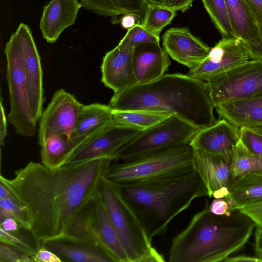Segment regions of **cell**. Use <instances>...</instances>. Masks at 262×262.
I'll use <instances>...</instances> for the list:
<instances>
[{
	"label": "cell",
	"mask_w": 262,
	"mask_h": 262,
	"mask_svg": "<svg viewBox=\"0 0 262 262\" xmlns=\"http://www.w3.org/2000/svg\"><path fill=\"white\" fill-rule=\"evenodd\" d=\"M214 108L262 95V60L250 59L206 81Z\"/></svg>",
	"instance_id": "cell-9"
},
{
	"label": "cell",
	"mask_w": 262,
	"mask_h": 262,
	"mask_svg": "<svg viewBox=\"0 0 262 262\" xmlns=\"http://www.w3.org/2000/svg\"><path fill=\"white\" fill-rule=\"evenodd\" d=\"M238 209L250 217L257 227L262 228V202L244 206Z\"/></svg>",
	"instance_id": "cell-38"
},
{
	"label": "cell",
	"mask_w": 262,
	"mask_h": 262,
	"mask_svg": "<svg viewBox=\"0 0 262 262\" xmlns=\"http://www.w3.org/2000/svg\"><path fill=\"white\" fill-rule=\"evenodd\" d=\"M162 44L169 56L189 69L203 61L211 50L187 27L171 28L166 30L163 35Z\"/></svg>",
	"instance_id": "cell-15"
},
{
	"label": "cell",
	"mask_w": 262,
	"mask_h": 262,
	"mask_svg": "<svg viewBox=\"0 0 262 262\" xmlns=\"http://www.w3.org/2000/svg\"><path fill=\"white\" fill-rule=\"evenodd\" d=\"M14 33L20 46L30 105L34 119L37 122L42 113L44 102L40 57L27 24L20 23Z\"/></svg>",
	"instance_id": "cell-11"
},
{
	"label": "cell",
	"mask_w": 262,
	"mask_h": 262,
	"mask_svg": "<svg viewBox=\"0 0 262 262\" xmlns=\"http://www.w3.org/2000/svg\"><path fill=\"white\" fill-rule=\"evenodd\" d=\"M134 49L117 45L106 53L101 66V82L114 93L138 84L133 65Z\"/></svg>",
	"instance_id": "cell-16"
},
{
	"label": "cell",
	"mask_w": 262,
	"mask_h": 262,
	"mask_svg": "<svg viewBox=\"0 0 262 262\" xmlns=\"http://www.w3.org/2000/svg\"><path fill=\"white\" fill-rule=\"evenodd\" d=\"M248 46L251 59L262 60V44L259 46Z\"/></svg>",
	"instance_id": "cell-47"
},
{
	"label": "cell",
	"mask_w": 262,
	"mask_h": 262,
	"mask_svg": "<svg viewBox=\"0 0 262 262\" xmlns=\"http://www.w3.org/2000/svg\"><path fill=\"white\" fill-rule=\"evenodd\" d=\"M148 3L150 4L161 5V0H147Z\"/></svg>",
	"instance_id": "cell-49"
},
{
	"label": "cell",
	"mask_w": 262,
	"mask_h": 262,
	"mask_svg": "<svg viewBox=\"0 0 262 262\" xmlns=\"http://www.w3.org/2000/svg\"><path fill=\"white\" fill-rule=\"evenodd\" d=\"M95 195L82 208L60 237L84 243L105 251L98 233Z\"/></svg>",
	"instance_id": "cell-22"
},
{
	"label": "cell",
	"mask_w": 262,
	"mask_h": 262,
	"mask_svg": "<svg viewBox=\"0 0 262 262\" xmlns=\"http://www.w3.org/2000/svg\"><path fill=\"white\" fill-rule=\"evenodd\" d=\"M122 26L125 29H129L132 27L137 20L136 18L132 15H124L121 18Z\"/></svg>",
	"instance_id": "cell-48"
},
{
	"label": "cell",
	"mask_w": 262,
	"mask_h": 262,
	"mask_svg": "<svg viewBox=\"0 0 262 262\" xmlns=\"http://www.w3.org/2000/svg\"><path fill=\"white\" fill-rule=\"evenodd\" d=\"M209 211L217 215H229L233 211L224 198H214L209 204Z\"/></svg>",
	"instance_id": "cell-39"
},
{
	"label": "cell",
	"mask_w": 262,
	"mask_h": 262,
	"mask_svg": "<svg viewBox=\"0 0 262 262\" xmlns=\"http://www.w3.org/2000/svg\"><path fill=\"white\" fill-rule=\"evenodd\" d=\"M229 18L238 37L248 45L262 44V34L243 0H225Z\"/></svg>",
	"instance_id": "cell-26"
},
{
	"label": "cell",
	"mask_w": 262,
	"mask_h": 262,
	"mask_svg": "<svg viewBox=\"0 0 262 262\" xmlns=\"http://www.w3.org/2000/svg\"><path fill=\"white\" fill-rule=\"evenodd\" d=\"M117 186L151 241L155 236L164 235L171 221L195 199L208 195L194 170L163 180Z\"/></svg>",
	"instance_id": "cell-4"
},
{
	"label": "cell",
	"mask_w": 262,
	"mask_h": 262,
	"mask_svg": "<svg viewBox=\"0 0 262 262\" xmlns=\"http://www.w3.org/2000/svg\"><path fill=\"white\" fill-rule=\"evenodd\" d=\"M230 170L233 177L262 173V157L250 152L239 141L233 151Z\"/></svg>",
	"instance_id": "cell-30"
},
{
	"label": "cell",
	"mask_w": 262,
	"mask_h": 262,
	"mask_svg": "<svg viewBox=\"0 0 262 262\" xmlns=\"http://www.w3.org/2000/svg\"><path fill=\"white\" fill-rule=\"evenodd\" d=\"M222 38H237L233 29L225 0H201Z\"/></svg>",
	"instance_id": "cell-31"
},
{
	"label": "cell",
	"mask_w": 262,
	"mask_h": 262,
	"mask_svg": "<svg viewBox=\"0 0 262 262\" xmlns=\"http://www.w3.org/2000/svg\"><path fill=\"white\" fill-rule=\"evenodd\" d=\"M41 246L53 251L63 261L115 262L101 249L80 242L60 237L45 240L41 242Z\"/></svg>",
	"instance_id": "cell-20"
},
{
	"label": "cell",
	"mask_w": 262,
	"mask_h": 262,
	"mask_svg": "<svg viewBox=\"0 0 262 262\" xmlns=\"http://www.w3.org/2000/svg\"><path fill=\"white\" fill-rule=\"evenodd\" d=\"M3 99L1 98V115H0V143L4 145L5 139L7 135V118L5 115V109L3 104Z\"/></svg>",
	"instance_id": "cell-44"
},
{
	"label": "cell",
	"mask_w": 262,
	"mask_h": 262,
	"mask_svg": "<svg viewBox=\"0 0 262 262\" xmlns=\"http://www.w3.org/2000/svg\"><path fill=\"white\" fill-rule=\"evenodd\" d=\"M172 116L164 112L147 110H112L113 124L143 131Z\"/></svg>",
	"instance_id": "cell-29"
},
{
	"label": "cell",
	"mask_w": 262,
	"mask_h": 262,
	"mask_svg": "<svg viewBox=\"0 0 262 262\" xmlns=\"http://www.w3.org/2000/svg\"><path fill=\"white\" fill-rule=\"evenodd\" d=\"M114 160L100 158L52 169L30 161L3 182L27 210L30 232L40 243L62 236L77 215L98 190Z\"/></svg>",
	"instance_id": "cell-1"
},
{
	"label": "cell",
	"mask_w": 262,
	"mask_h": 262,
	"mask_svg": "<svg viewBox=\"0 0 262 262\" xmlns=\"http://www.w3.org/2000/svg\"><path fill=\"white\" fill-rule=\"evenodd\" d=\"M262 34V0H243Z\"/></svg>",
	"instance_id": "cell-40"
},
{
	"label": "cell",
	"mask_w": 262,
	"mask_h": 262,
	"mask_svg": "<svg viewBox=\"0 0 262 262\" xmlns=\"http://www.w3.org/2000/svg\"><path fill=\"white\" fill-rule=\"evenodd\" d=\"M254 250L255 256L262 262V228L259 227L255 231Z\"/></svg>",
	"instance_id": "cell-45"
},
{
	"label": "cell",
	"mask_w": 262,
	"mask_h": 262,
	"mask_svg": "<svg viewBox=\"0 0 262 262\" xmlns=\"http://www.w3.org/2000/svg\"><path fill=\"white\" fill-rule=\"evenodd\" d=\"M108 106L114 110L164 112L199 130L217 121L206 82L188 74H165L152 82L114 93Z\"/></svg>",
	"instance_id": "cell-2"
},
{
	"label": "cell",
	"mask_w": 262,
	"mask_h": 262,
	"mask_svg": "<svg viewBox=\"0 0 262 262\" xmlns=\"http://www.w3.org/2000/svg\"><path fill=\"white\" fill-rule=\"evenodd\" d=\"M193 156L189 145L156 151L112 163L104 177L117 185L172 178L193 170Z\"/></svg>",
	"instance_id": "cell-5"
},
{
	"label": "cell",
	"mask_w": 262,
	"mask_h": 262,
	"mask_svg": "<svg viewBox=\"0 0 262 262\" xmlns=\"http://www.w3.org/2000/svg\"><path fill=\"white\" fill-rule=\"evenodd\" d=\"M86 140L74 136L68 138L63 134L50 135L40 145L42 164L52 169L66 165L75 150Z\"/></svg>",
	"instance_id": "cell-24"
},
{
	"label": "cell",
	"mask_w": 262,
	"mask_h": 262,
	"mask_svg": "<svg viewBox=\"0 0 262 262\" xmlns=\"http://www.w3.org/2000/svg\"><path fill=\"white\" fill-rule=\"evenodd\" d=\"M176 13V11L162 5L148 4L142 25L160 37L161 31L172 21Z\"/></svg>",
	"instance_id": "cell-32"
},
{
	"label": "cell",
	"mask_w": 262,
	"mask_h": 262,
	"mask_svg": "<svg viewBox=\"0 0 262 262\" xmlns=\"http://www.w3.org/2000/svg\"><path fill=\"white\" fill-rule=\"evenodd\" d=\"M83 7L99 15L113 17L132 15L142 24L148 5L147 0H80Z\"/></svg>",
	"instance_id": "cell-25"
},
{
	"label": "cell",
	"mask_w": 262,
	"mask_h": 262,
	"mask_svg": "<svg viewBox=\"0 0 262 262\" xmlns=\"http://www.w3.org/2000/svg\"><path fill=\"white\" fill-rule=\"evenodd\" d=\"M250 59L249 46L241 38H222L211 48L207 57L198 66L189 69L187 74L206 81Z\"/></svg>",
	"instance_id": "cell-12"
},
{
	"label": "cell",
	"mask_w": 262,
	"mask_h": 262,
	"mask_svg": "<svg viewBox=\"0 0 262 262\" xmlns=\"http://www.w3.org/2000/svg\"><path fill=\"white\" fill-rule=\"evenodd\" d=\"M0 262H36L35 259L19 250L0 242Z\"/></svg>",
	"instance_id": "cell-37"
},
{
	"label": "cell",
	"mask_w": 262,
	"mask_h": 262,
	"mask_svg": "<svg viewBox=\"0 0 262 262\" xmlns=\"http://www.w3.org/2000/svg\"><path fill=\"white\" fill-rule=\"evenodd\" d=\"M133 65L139 84L155 81L164 74L170 65L169 55L159 43H143L133 51Z\"/></svg>",
	"instance_id": "cell-19"
},
{
	"label": "cell",
	"mask_w": 262,
	"mask_h": 262,
	"mask_svg": "<svg viewBox=\"0 0 262 262\" xmlns=\"http://www.w3.org/2000/svg\"><path fill=\"white\" fill-rule=\"evenodd\" d=\"M140 132L133 128L112 124L83 142L71 156L66 165L105 157L112 158L115 161L119 150Z\"/></svg>",
	"instance_id": "cell-13"
},
{
	"label": "cell",
	"mask_w": 262,
	"mask_h": 262,
	"mask_svg": "<svg viewBox=\"0 0 262 262\" xmlns=\"http://www.w3.org/2000/svg\"><path fill=\"white\" fill-rule=\"evenodd\" d=\"M0 228L10 232H18L21 229L18 222L11 217H6L0 221Z\"/></svg>",
	"instance_id": "cell-43"
},
{
	"label": "cell",
	"mask_w": 262,
	"mask_h": 262,
	"mask_svg": "<svg viewBox=\"0 0 262 262\" xmlns=\"http://www.w3.org/2000/svg\"><path fill=\"white\" fill-rule=\"evenodd\" d=\"M224 199L233 211L244 206L262 202V173L233 177Z\"/></svg>",
	"instance_id": "cell-23"
},
{
	"label": "cell",
	"mask_w": 262,
	"mask_h": 262,
	"mask_svg": "<svg viewBox=\"0 0 262 262\" xmlns=\"http://www.w3.org/2000/svg\"><path fill=\"white\" fill-rule=\"evenodd\" d=\"M0 242L8 244L34 258L41 247V243L32 237L18 232H7L0 228Z\"/></svg>",
	"instance_id": "cell-33"
},
{
	"label": "cell",
	"mask_w": 262,
	"mask_h": 262,
	"mask_svg": "<svg viewBox=\"0 0 262 262\" xmlns=\"http://www.w3.org/2000/svg\"><path fill=\"white\" fill-rule=\"evenodd\" d=\"M224 262H261V260L256 256H251L245 255H236L229 256L223 261Z\"/></svg>",
	"instance_id": "cell-46"
},
{
	"label": "cell",
	"mask_w": 262,
	"mask_h": 262,
	"mask_svg": "<svg viewBox=\"0 0 262 262\" xmlns=\"http://www.w3.org/2000/svg\"><path fill=\"white\" fill-rule=\"evenodd\" d=\"M159 42L160 37L151 33L141 24L136 23L132 27L128 29L118 45L127 49H133L141 44L159 43Z\"/></svg>",
	"instance_id": "cell-35"
},
{
	"label": "cell",
	"mask_w": 262,
	"mask_h": 262,
	"mask_svg": "<svg viewBox=\"0 0 262 262\" xmlns=\"http://www.w3.org/2000/svg\"><path fill=\"white\" fill-rule=\"evenodd\" d=\"M194 0H161V5L175 11L185 12L192 5Z\"/></svg>",
	"instance_id": "cell-42"
},
{
	"label": "cell",
	"mask_w": 262,
	"mask_h": 262,
	"mask_svg": "<svg viewBox=\"0 0 262 262\" xmlns=\"http://www.w3.org/2000/svg\"><path fill=\"white\" fill-rule=\"evenodd\" d=\"M82 7L78 0H51L44 6L40 28L48 43L55 42L61 33L75 23Z\"/></svg>",
	"instance_id": "cell-18"
},
{
	"label": "cell",
	"mask_w": 262,
	"mask_h": 262,
	"mask_svg": "<svg viewBox=\"0 0 262 262\" xmlns=\"http://www.w3.org/2000/svg\"><path fill=\"white\" fill-rule=\"evenodd\" d=\"M11 217L19 224L21 229L30 231L31 223L29 214L24 205L18 201L8 198H0V221Z\"/></svg>",
	"instance_id": "cell-34"
},
{
	"label": "cell",
	"mask_w": 262,
	"mask_h": 262,
	"mask_svg": "<svg viewBox=\"0 0 262 262\" xmlns=\"http://www.w3.org/2000/svg\"><path fill=\"white\" fill-rule=\"evenodd\" d=\"M83 105L64 89L56 91L40 118L39 144L54 134H63L71 138Z\"/></svg>",
	"instance_id": "cell-10"
},
{
	"label": "cell",
	"mask_w": 262,
	"mask_h": 262,
	"mask_svg": "<svg viewBox=\"0 0 262 262\" xmlns=\"http://www.w3.org/2000/svg\"><path fill=\"white\" fill-rule=\"evenodd\" d=\"M239 138L248 151L262 157V127H241Z\"/></svg>",
	"instance_id": "cell-36"
},
{
	"label": "cell",
	"mask_w": 262,
	"mask_h": 262,
	"mask_svg": "<svg viewBox=\"0 0 262 262\" xmlns=\"http://www.w3.org/2000/svg\"><path fill=\"white\" fill-rule=\"evenodd\" d=\"M215 108L219 119L238 128L262 127V95L225 103Z\"/></svg>",
	"instance_id": "cell-21"
},
{
	"label": "cell",
	"mask_w": 262,
	"mask_h": 262,
	"mask_svg": "<svg viewBox=\"0 0 262 262\" xmlns=\"http://www.w3.org/2000/svg\"><path fill=\"white\" fill-rule=\"evenodd\" d=\"M36 262H62L63 260L53 251L41 246L34 257Z\"/></svg>",
	"instance_id": "cell-41"
},
{
	"label": "cell",
	"mask_w": 262,
	"mask_h": 262,
	"mask_svg": "<svg viewBox=\"0 0 262 262\" xmlns=\"http://www.w3.org/2000/svg\"><path fill=\"white\" fill-rule=\"evenodd\" d=\"M209 207L206 200L204 207L173 238L169 261H223L248 241L256 226L250 217L239 209L217 215Z\"/></svg>",
	"instance_id": "cell-3"
},
{
	"label": "cell",
	"mask_w": 262,
	"mask_h": 262,
	"mask_svg": "<svg viewBox=\"0 0 262 262\" xmlns=\"http://www.w3.org/2000/svg\"><path fill=\"white\" fill-rule=\"evenodd\" d=\"M199 130L174 116L140 132L118 152L115 161L135 158L152 152L189 145Z\"/></svg>",
	"instance_id": "cell-8"
},
{
	"label": "cell",
	"mask_w": 262,
	"mask_h": 262,
	"mask_svg": "<svg viewBox=\"0 0 262 262\" xmlns=\"http://www.w3.org/2000/svg\"><path fill=\"white\" fill-rule=\"evenodd\" d=\"M98 192L128 262L165 261L163 256L152 246V241L117 186L104 176Z\"/></svg>",
	"instance_id": "cell-6"
},
{
	"label": "cell",
	"mask_w": 262,
	"mask_h": 262,
	"mask_svg": "<svg viewBox=\"0 0 262 262\" xmlns=\"http://www.w3.org/2000/svg\"><path fill=\"white\" fill-rule=\"evenodd\" d=\"M97 227L103 249L115 262H128L118 235L108 216L98 190L95 195Z\"/></svg>",
	"instance_id": "cell-28"
},
{
	"label": "cell",
	"mask_w": 262,
	"mask_h": 262,
	"mask_svg": "<svg viewBox=\"0 0 262 262\" xmlns=\"http://www.w3.org/2000/svg\"><path fill=\"white\" fill-rule=\"evenodd\" d=\"M6 77L10 96L9 121L15 132L24 137H33L36 133L30 105L19 42L15 33L6 43Z\"/></svg>",
	"instance_id": "cell-7"
},
{
	"label": "cell",
	"mask_w": 262,
	"mask_h": 262,
	"mask_svg": "<svg viewBox=\"0 0 262 262\" xmlns=\"http://www.w3.org/2000/svg\"><path fill=\"white\" fill-rule=\"evenodd\" d=\"M239 141V128L219 119L213 125L198 130L189 145L194 150L225 155L233 153Z\"/></svg>",
	"instance_id": "cell-17"
},
{
	"label": "cell",
	"mask_w": 262,
	"mask_h": 262,
	"mask_svg": "<svg viewBox=\"0 0 262 262\" xmlns=\"http://www.w3.org/2000/svg\"><path fill=\"white\" fill-rule=\"evenodd\" d=\"M112 124V109L108 105L98 103L83 105L72 136L87 140Z\"/></svg>",
	"instance_id": "cell-27"
},
{
	"label": "cell",
	"mask_w": 262,
	"mask_h": 262,
	"mask_svg": "<svg viewBox=\"0 0 262 262\" xmlns=\"http://www.w3.org/2000/svg\"><path fill=\"white\" fill-rule=\"evenodd\" d=\"M233 154L213 155L193 150V170L201 179L209 198H224L229 195L228 188L233 178L230 170Z\"/></svg>",
	"instance_id": "cell-14"
}]
</instances>
